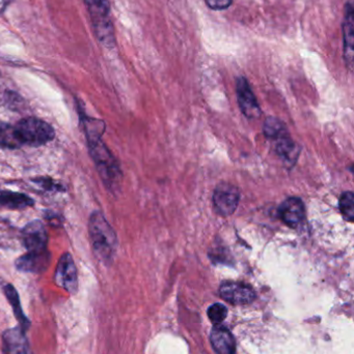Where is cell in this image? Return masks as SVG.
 <instances>
[{
  "label": "cell",
  "instance_id": "6da1fadb",
  "mask_svg": "<svg viewBox=\"0 0 354 354\" xmlns=\"http://www.w3.org/2000/svg\"><path fill=\"white\" fill-rule=\"evenodd\" d=\"M89 237L96 255L103 262L112 261L116 254V235L101 212H94L89 223Z\"/></svg>",
  "mask_w": 354,
  "mask_h": 354
},
{
  "label": "cell",
  "instance_id": "7a4b0ae2",
  "mask_svg": "<svg viewBox=\"0 0 354 354\" xmlns=\"http://www.w3.org/2000/svg\"><path fill=\"white\" fill-rule=\"evenodd\" d=\"M87 142H89L91 157L97 166L102 180L110 191H116L120 185L121 177H122L116 159L108 151L105 145L102 142L101 138L87 141Z\"/></svg>",
  "mask_w": 354,
  "mask_h": 354
},
{
  "label": "cell",
  "instance_id": "3957f363",
  "mask_svg": "<svg viewBox=\"0 0 354 354\" xmlns=\"http://www.w3.org/2000/svg\"><path fill=\"white\" fill-rule=\"evenodd\" d=\"M93 21L94 30L99 41L107 47L116 44L114 26L109 18V1L108 0H85Z\"/></svg>",
  "mask_w": 354,
  "mask_h": 354
},
{
  "label": "cell",
  "instance_id": "277c9868",
  "mask_svg": "<svg viewBox=\"0 0 354 354\" xmlns=\"http://www.w3.org/2000/svg\"><path fill=\"white\" fill-rule=\"evenodd\" d=\"M15 128L23 145L26 143L31 147H41L53 140L55 136L53 128L47 122L37 118H24Z\"/></svg>",
  "mask_w": 354,
  "mask_h": 354
},
{
  "label": "cell",
  "instance_id": "5b68a950",
  "mask_svg": "<svg viewBox=\"0 0 354 354\" xmlns=\"http://www.w3.org/2000/svg\"><path fill=\"white\" fill-rule=\"evenodd\" d=\"M239 189L229 183H222L215 187L213 193V206L215 212L222 216L234 214L239 203Z\"/></svg>",
  "mask_w": 354,
  "mask_h": 354
},
{
  "label": "cell",
  "instance_id": "8992f818",
  "mask_svg": "<svg viewBox=\"0 0 354 354\" xmlns=\"http://www.w3.org/2000/svg\"><path fill=\"white\" fill-rule=\"evenodd\" d=\"M55 282L58 286L70 293H75L78 288V277L72 256L64 253L58 261L55 270Z\"/></svg>",
  "mask_w": 354,
  "mask_h": 354
},
{
  "label": "cell",
  "instance_id": "52a82bcc",
  "mask_svg": "<svg viewBox=\"0 0 354 354\" xmlns=\"http://www.w3.org/2000/svg\"><path fill=\"white\" fill-rule=\"evenodd\" d=\"M220 295L224 301L233 305H247L256 299L251 287L236 282H226L220 286Z\"/></svg>",
  "mask_w": 354,
  "mask_h": 354
},
{
  "label": "cell",
  "instance_id": "ba28073f",
  "mask_svg": "<svg viewBox=\"0 0 354 354\" xmlns=\"http://www.w3.org/2000/svg\"><path fill=\"white\" fill-rule=\"evenodd\" d=\"M51 261V254L47 249L41 251H28L16 260L17 270L23 272L39 274L45 272Z\"/></svg>",
  "mask_w": 354,
  "mask_h": 354
},
{
  "label": "cell",
  "instance_id": "9c48e42d",
  "mask_svg": "<svg viewBox=\"0 0 354 354\" xmlns=\"http://www.w3.org/2000/svg\"><path fill=\"white\" fill-rule=\"evenodd\" d=\"M236 89L239 107L245 115L249 118H259L261 109L247 79L243 77L237 79Z\"/></svg>",
  "mask_w": 354,
  "mask_h": 354
},
{
  "label": "cell",
  "instance_id": "30bf717a",
  "mask_svg": "<svg viewBox=\"0 0 354 354\" xmlns=\"http://www.w3.org/2000/svg\"><path fill=\"white\" fill-rule=\"evenodd\" d=\"M22 241L27 251H41L47 247L48 235L41 221L28 223L22 230Z\"/></svg>",
  "mask_w": 354,
  "mask_h": 354
},
{
  "label": "cell",
  "instance_id": "8fae6325",
  "mask_svg": "<svg viewBox=\"0 0 354 354\" xmlns=\"http://www.w3.org/2000/svg\"><path fill=\"white\" fill-rule=\"evenodd\" d=\"M4 354H33L25 330L21 328H10L2 335Z\"/></svg>",
  "mask_w": 354,
  "mask_h": 354
},
{
  "label": "cell",
  "instance_id": "7c38bea8",
  "mask_svg": "<svg viewBox=\"0 0 354 354\" xmlns=\"http://www.w3.org/2000/svg\"><path fill=\"white\" fill-rule=\"evenodd\" d=\"M278 214L285 224L291 228H297L305 218V205L299 198H288L278 208Z\"/></svg>",
  "mask_w": 354,
  "mask_h": 354
},
{
  "label": "cell",
  "instance_id": "4fadbf2b",
  "mask_svg": "<svg viewBox=\"0 0 354 354\" xmlns=\"http://www.w3.org/2000/svg\"><path fill=\"white\" fill-rule=\"evenodd\" d=\"M354 21L353 4L345 6L344 21H343V45H344L345 64L349 70L353 68Z\"/></svg>",
  "mask_w": 354,
  "mask_h": 354
},
{
  "label": "cell",
  "instance_id": "5bb4252c",
  "mask_svg": "<svg viewBox=\"0 0 354 354\" xmlns=\"http://www.w3.org/2000/svg\"><path fill=\"white\" fill-rule=\"evenodd\" d=\"M212 347L218 354H235L236 353V342L232 333L224 326H218L212 330Z\"/></svg>",
  "mask_w": 354,
  "mask_h": 354
},
{
  "label": "cell",
  "instance_id": "9a60e30c",
  "mask_svg": "<svg viewBox=\"0 0 354 354\" xmlns=\"http://www.w3.org/2000/svg\"><path fill=\"white\" fill-rule=\"evenodd\" d=\"M33 200L28 196L17 192L0 191V205L10 209H24L33 205Z\"/></svg>",
  "mask_w": 354,
  "mask_h": 354
},
{
  "label": "cell",
  "instance_id": "2e32d148",
  "mask_svg": "<svg viewBox=\"0 0 354 354\" xmlns=\"http://www.w3.org/2000/svg\"><path fill=\"white\" fill-rule=\"evenodd\" d=\"M276 151L280 157L286 162H292L294 163L299 156L297 145L293 142L292 139L289 136V133H285L282 136L278 137L276 140Z\"/></svg>",
  "mask_w": 354,
  "mask_h": 354
},
{
  "label": "cell",
  "instance_id": "e0dca14e",
  "mask_svg": "<svg viewBox=\"0 0 354 354\" xmlns=\"http://www.w3.org/2000/svg\"><path fill=\"white\" fill-rule=\"evenodd\" d=\"M0 145L10 149L22 147V140H21L15 127L0 122Z\"/></svg>",
  "mask_w": 354,
  "mask_h": 354
},
{
  "label": "cell",
  "instance_id": "ac0fdd59",
  "mask_svg": "<svg viewBox=\"0 0 354 354\" xmlns=\"http://www.w3.org/2000/svg\"><path fill=\"white\" fill-rule=\"evenodd\" d=\"M4 293H6L10 305L12 306V309H14L15 314H16L17 319L20 322V328L26 332L30 324H29V320L27 319L24 314H23L22 308H21L20 305V299H19V295L18 293H17L16 289L14 288L12 285H6V286L4 287Z\"/></svg>",
  "mask_w": 354,
  "mask_h": 354
},
{
  "label": "cell",
  "instance_id": "d6986e66",
  "mask_svg": "<svg viewBox=\"0 0 354 354\" xmlns=\"http://www.w3.org/2000/svg\"><path fill=\"white\" fill-rule=\"evenodd\" d=\"M264 133L267 138L274 141L281 135L287 133V129L281 120H276V118H267L264 124Z\"/></svg>",
  "mask_w": 354,
  "mask_h": 354
},
{
  "label": "cell",
  "instance_id": "ffe728a7",
  "mask_svg": "<svg viewBox=\"0 0 354 354\" xmlns=\"http://www.w3.org/2000/svg\"><path fill=\"white\" fill-rule=\"evenodd\" d=\"M340 209L345 220L353 222L354 220V194L353 192H345L341 196Z\"/></svg>",
  "mask_w": 354,
  "mask_h": 354
},
{
  "label": "cell",
  "instance_id": "44dd1931",
  "mask_svg": "<svg viewBox=\"0 0 354 354\" xmlns=\"http://www.w3.org/2000/svg\"><path fill=\"white\" fill-rule=\"evenodd\" d=\"M227 316H228V309L222 304H214L208 309V317L213 324H222Z\"/></svg>",
  "mask_w": 354,
  "mask_h": 354
},
{
  "label": "cell",
  "instance_id": "7402d4cb",
  "mask_svg": "<svg viewBox=\"0 0 354 354\" xmlns=\"http://www.w3.org/2000/svg\"><path fill=\"white\" fill-rule=\"evenodd\" d=\"M207 6L214 10H227L232 6L233 0H205Z\"/></svg>",
  "mask_w": 354,
  "mask_h": 354
},
{
  "label": "cell",
  "instance_id": "603a6c76",
  "mask_svg": "<svg viewBox=\"0 0 354 354\" xmlns=\"http://www.w3.org/2000/svg\"><path fill=\"white\" fill-rule=\"evenodd\" d=\"M35 183H39L44 189H49V191H55V189L58 191V189H60V185L54 183L51 179L43 178L42 177V178L35 179Z\"/></svg>",
  "mask_w": 354,
  "mask_h": 354
}]
</instances>
